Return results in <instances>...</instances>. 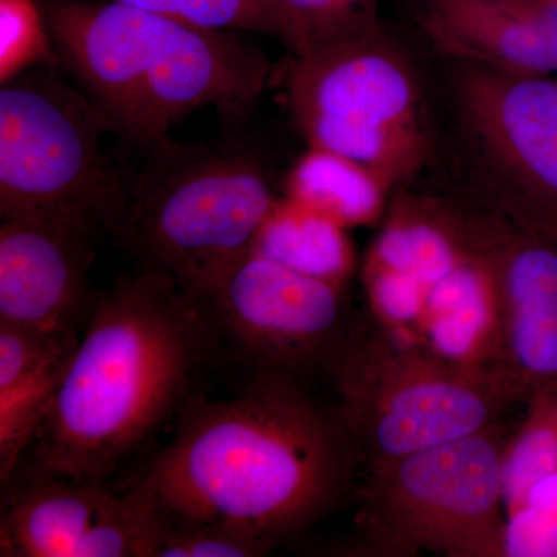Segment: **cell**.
Wrapping results in <instances>:
<instances>
[{"label": "cell", "instance_id": "15", "mask_svg": "<svg viewBox=\"0 0 557 557\" xmlns=\"http://www.w3.org/2000/svg\"><path fill=\"white\" fill-rule=\"evenodd\" d=\"M79 335H44L0 324V483L30 450L67 375Z\"/></svg>", "mask_w": 557, "mask_h": 557}, {"label": "cell", "instance_id": "2", "mask_svg": "<svg viewBox=\"0 0 557 557\" xmlns=\"http://www.w3.org/2000/svg\"><path fill=\"white\" fill-rule=\"evenodd\" d=\"M222 336L207 299L161 271L101 292L24 460L61 478L110 475L201 398Z\"/></svg>", "mask_w": 557, "mask_h": 557}, {"label": "cell", "instance_id": "4", "mask_svg": "<svg viewBox=\"0 0 557 557\" xmlns=\"http://www.w3.org/2000/svg\"><path fill=\"white\" fill-rule=\"evenodd\" d=\"M278 196L265 161L242 141L182 145L146 156L127 178L116 239L141 259L205 296L255 247Z\"/></svg>", "mask_w": 557, "mask_h": 557}, {"label": "cell", "instance_id": "3", "mask_svg": "<svg viewBox=\"0 0 557 557\" xmlns=\"http://www.w3.org/2000/svg\"><path fill=\"white\" fill-rule=\"evenodd\" d=\"M47 24L72 73L113 134L149 156L194 110L251 108L269 58L239 32L205 30L115 0H50Z\"/></svg>", "mask_w": 557, "mask_h": 557}, {"label": "cell", "instance_id": "10", "mask_svg": "<svg viewBox=\"0 0 557 557\" xmlns=\"http://www.w3.org/2000/svg\"><path fill=\"white\" fill-rule=\"evenodd\" d=\"M456 100L475 152L496 175L490 211L557 236V78L461 65Z\"/></svg>", "mask_w": 557, "mask_h": 557}, {"label": "cell", "instance_id": "22", "mask_svg": "<svg viewBox=\"0 0 557 557\" xmlns=\"http://www.w3.org/2000/svg\"><path fill=\"white\" fill-rule=\"evenodd\" d=\"M299 33V53L381 27V0H281Z\"/></svg>", "mask_w": 557, "mask_h": 557}, {"label": "cell", "instance_id": "11", "mask_svg": "<svg viewBox=\"0 0 557 557\" xmlns=\"http://www.w3.org/2000/svg\"><path fill=\"white\" fill-rule=\"evenodd\" d=\"M496 270V375L512 401L557 386V236L482 212Z\"/></svg>", "mask_w": 557, "mask_h": 557}, {"label": "cell", "instance_id": "7", "mask_svg": "<svg viewBox=\"0 0 557 557\" xmlns=\"http://www.w3.org/2000/svg\"><path fill=\"white\" fill-rule=\"evenodd\" d=\"M285 98L309 148L359 161L395 186L426 159L420 81L383 27L293 54Z\"/></svg>", "mask_w": 557, "mask_h": 557}, {"label": "cell", "instance_id": "18", "mask_svg": "<svg viewBox=\"0 0 557 557\" xmlns=\"http://www.w3.org/2000/svg\"><path fill=\"white\" fill-rule=\"evenodd\" d=\"M557 472V386L544 388L525 401V413L509 431L504 453L507 516L528 491Z\"/></svg>", "mask_w": 557, "mask_h": 557}, {"label": "cell", "instance_id": "13", "mask_svg": "<svg viewBox=\"0 0 557 557\" xmlns=\"http://www.w3.org/2000/svg\"><path fill=\"white\" fill-rule=\"evenodd\" d=\"M420 24L460 65L557 78V3L549 0H426Z\"/></svg>", "mask_w": 557, "mask_h": 557}, {"label": "cell", "instance_id": "16", "mask_svg": "<svg viewBox=\"0 0 557 557\" xmlns=\"http://www.w3.org/2000/svg\"><path fill=\"white\" fill-rule=\"evenodd\" d=\"M395 188L359 161L307 146L285 177L284 196L351 231L383 222Z\"/></svg>", "mask_w": 557, "mask_h": 557}, {"label": "cell", "instance_id": "8", "mask_svg": "<svg viewBox=\"0 0 557 557\" xmlns=\"http://www.w3.org/2000/svg\"><path fill=\"white\" fill-rule=\"evenodd\" d=\"M330 379L362 469L486 431L516 405L493 376L391 338L369 318Z\"/></svg>", "mask_w": 557, "mask_h": 557}, {"label": "cell", "instance_id": "20", "mask_svg": "<svg viewBox=\"0 0 557 557\" xmlns=\"http://www.w3.org/2000/svg\"><path fill=\"white\" fill-rule=\"evenodd\" d=\"M46 10L36 0H0V81L16 78L28 70L57 69Z\"/></svg>", "mask_w": 557, "mask_h": 557}, {"label": "cell", "instance_id": "1", "mask_svg": "<svg viewBox=\"0 0 557 557\" xmlns=\"http://www.w3.org/2000/svg\"><path fill=\"white\" fill-rule=\"evenodd\" d=\"M361 472L335 405L296 376L255 372L237 397L190 405L132 487L164 522L220 523L274 545L354 496Z\"/></svg>", "mask_w": 557, "mask_h": 557}, {"label": "cell", "instance_id": "9", "mask_svg": "<svg viewBox=\"0 0 557 557\" xmlns=\"http://www.w3.org/2000/svg\"><path fill=\"white\" fill-rule=\"evenodd\" d=\"M223 341L255 372L332 373L368 319L347 288L248 252L203 296Z\"/></svg>", "mask_w": 557, "mask_h": 557}, {"label": "cell", "instance_id": "21", "mask_svg": "<svg viewBox=\"0 0 557 557\" xmlns=\"http://www.w3.org/2000/svg\"><path fill=\"white\" fill-rule=\"evenodd\" d=\"M150 516L153 522L150 557H258L273 548L269 542L237 528L164 522L152 511Z\"/></svg>", "mask_w": 557, "mask_h": 557}, {"label": "cell", "instance_id": "24", "mask_svg": "<svg viewBox=\"0 0 557 557\" xmlns=\"http://www.w3.org/2000/svg\"><path fill=\"white\" fill-rule=\"evenodd\" d=\"M549 2H555V3H557V0H549Z\"/></svg>", "mask_w": 557, "mask_h": 557}, {"label": "cell", "instance_id": "14", "mask_svg": "<svg viewBox=\"0 0 557 557\" xmlns=\"http://www.w3.org/2000/svg\"><path fill=\"white\" fill-rule=\"evenodd\" d=\"M113 494L106 485L75 482L21 461L2 485L0 556H75Z\"/></svg>", "mask_w": 557, "mask_h": 557}, {"label": "cell", "instance_id": "23", "mask_svg": "<svg viewBox=\"0 0 557 557\" xmlns=\"http://www.w3.org/2000/svg\"><path fill=\"white\" fill-rule=\"evenodd\" d=\"M504 557H557V472L508 512Z\"/></svg>", "mask_w": 557, "mask_h": 557}, {"label": "cell", "instance_id": "5", "mask_svg": "<svg viewBox=\"0 0 557 557\" xmlns=\"http://www.w3.org/2000/svg\"><path fill=\"white\" fill-rule=\"evenodd\" d=\"M110 121L94 102L38 67L0 90V218L25 220L98 242L119 236L127 177L102 137Z\"/></svg>", "mask_w": 557, "mask_h": 557}, {"label": "cell", "instance_id": "19", "mask_svg": "<svg viewBox=\"0 0 557 557\" xmlns=\"http://www.w3.org/2000/svg\"><path fill=\"white\" fill-rule=\"evenodd\" d=\"M205 30L255 32L274 36L293 54L300 50L299 33L281 0H115Z\"/></svg>", "mask_w": 557, "mask_h": 557}, {"label": "cell", "instance_id": "6", "mask_svg": "<svg viewBox=\"0 0 557 557\" xmlns=\"http://www.w3.org/2000/svg\"><path fill=\"white\" fill-rule=\"evenodd\" d=\"M507 423L362 469L358 542L369 556L504 557Z\"/></svg>", "mask_w": 557, "mask_h": 557}, {"label": "cell", "instance_id": "12", "mask_svg": "<svg viewBox=\"0 0 557 557\" xmlns=\"http://www.w3.org/2000/svg\"><path fill=\"white\" fill-rule=\"evenodd\" d=\"M97 242L40 223L0 225V324L83 335L101 292L89 281Z\"/></svg>", "mask_w": 557, "mask_h": 557}, {"label": "cell", "instance_id": "17", "mask_svg": "<svg viewBox=\"0 0 557 557\" xmlns=\"http://www.w3.org/2000/svg\"><path fill=\"white\" fill-rule=\"evenodd\" d=\"M252 251L306 276L348 288L358 269L350 230L309 207L278 197Z\"/></svg>", "mask_w": 557, "mask_h": 557}]
</instances>
